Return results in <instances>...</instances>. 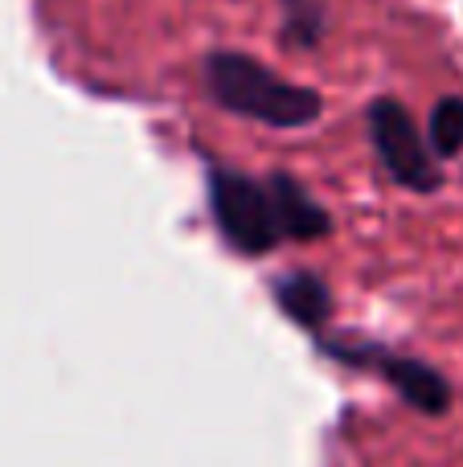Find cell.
Masks as SVG:
<instances>
[{"label": "cell", "instance_id": "1", "mask_svg": "<svg viewBox=\"0 0 463 467\" xmlns=\"http://www.w3.org/2000/svg\"><path fill=\"white\" fill-rule=\"evenodd\" d=\"M205 82L226 111L259 119L267 128H308L324 111L316 90L279 78L275 70L234 49H218L205 57Z\"/></svg>", "mask_w": 463, "mask_h": 467}, {"label": "cell", "instance_id": "2", "mask_svg": "<svg viewBox=\"0 0 463 467\" xmlns=\"http://www.w3.org/2000/svg\"><path fill=\"white\" fill-rule=\"evenodd\" d=\"M210 205H213V222H218L221 238L230 246H238L242 254H267L283 238L275 197H271V185H262V181L230 172V169H213Z\"/></svg>", "mask_w": 463, "mask_h": 467}, {"label": "cell", "instance_id": "3", "mask_svg": "<svg viewBox=\"0 0 463 467\" xmlns=\"http://www.w3.org/2000/svg\"><path fill=\"white\" fill-rule=\"evenodd\" d=\"M369 131H374V148L382 156L386 172L398 185L415 189V193H435L439 189V156L427 152V140L418 136L406 107L394 103V99H377L369 107Z\"/></svg>", "mask_w": 463, "mask_h": 467}, {"label": "cell", "instance_id": "4", "mask_svg": "<svg viewBox=\"0 0 463 467\" xmlns=\"http://www.w3.org/2000/svg\"><path fill=\"white\" fill-rule=\"evenodd\" d=\"M377 369L386 373V381H390L415 410L443 414L451 406V386L443 381L439 369H431V365L410 361V357H377Z\"/></svg>", "mask_w": 463, "mask_h": 467}, {"label": "cell", "instance_id": "5", "mask_svg": "<svg viewBox=\"0 0 463 467\" xmlns=\"http://www.w3.org/2000/svg\"><path fill=\"white\" fill-rule=\"evenodd\" d=\"M271 197H275V210H279V226H283V238L295 242H312V238H324L328 234V213L316 205V197L292 177H271Z\"/></svg>", "mask_w": 463, "mask_h": 467}, {"label": "cell", "instance_id": "6", "mask_svg": "<svg viewBox=\"0 0 463 467\" xmlns=\"http://www.w3.org/2000/svg\"><path fill=\"white\" fill-rule=\"evenodd\" d=\"M275 299L295 324H304V328L324 324L328 312H333V296H328L324 279H320V275H308V271L283 275V279L275 283Z\"/></svg>", "mask_w": 463, "mask_h": 467}, {"label": "cell", "instance_id": "7", "mask_svg": "<svg viewBox=\"0 0 463 467\" xmlns=\"http://www.w3.org/2000/svg\"><path fill=\"white\" fill-rule=\"evenodd\" d=\"M427 136H431V152L439 156V161L463 152V99H443V103H435L431 119H427Z\"/></svg>", "mask_w": 463, "mask_h": 467}, {"label": "cell", "instance_id": "8", "mask_svg": "<svg viewBox=\"0 0 463 467\" xmlns=\"http://www.w3.org/2000/svg\"><path fill=\"white\" fill-rule=\"evenodd\" d=\"M283 5H287V41L312 46L324 33V13L316 5H304V0H283Z\"/></svg>", "mask_w": 463, "mask_h": 467}]
</instances>
